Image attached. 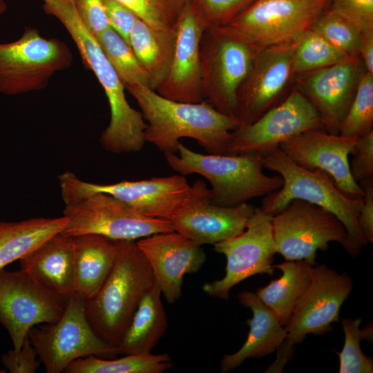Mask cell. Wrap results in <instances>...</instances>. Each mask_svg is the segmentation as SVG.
I'll list each match as a JSON object with an SVG mask.
<instances>
[{
    "label": "cell",
    "mask_w": 373,
    "mask_h": 373,
    "mask_svg": "<svg viewBox=\"0 0 373 373\" xmlns=\"http://www.w3.org/2000/svg\"><path fill=\"white\" fill-rule=\"evenodd\" d=\"M65 216L34 218L19 222H0V270L21 259L48 239L62 232Z\"/></svg>",
    "instance_id": "cell-29"
},
{
    "label": "cell",
    "mask_w": 373,
    "mask_h": 373,
    "mask_svg": "<svg viewBox=\"0 0 373 373\" xmlns=\"http://www.w3.org/2000/svg\"><path fill=\"white\" fill-rule=\"evenodd\" d=\"M75 292L85 300L93 298L108 278L114 264L113 240L97 234L73 237Z\"/></svg>",
    "instance_id": "cell-25"
},
{
    "label": "cell",
    "mask_w": 373,
    "mask_h": 373,
    "mask_svg": "<svg viewBox=\"0 0 373 373\" xmlns=\"http://www.w3.org/2000/svg\"><path fill=\"white\" fill-rule=\"evenodd\" d=\"M350 162L352 178L357 182L373 178V130L359 137Z\"/></svg>",
    "instance_id": "cell-40"
},
{
    "label": "cell",
    "mask_w": 373,
    "mask_h": 373,
    "mask_svg": "<svg viewBox=\"0 0 373 373\" xmlns=\"http://www.w3.org/2000/svg\"><path fill=\"white\" fill-rule=\"evenodd\" d=\"M272 217L256 207L242 232L213 245L214 251L226 257L225 275L204 284L202 290L206 294L228 300L230 290L242 280L256 274H274L272 263L276 251Z\"/></svg>",
    "instance_id": "cell-15"
},
{
    "label": "cell",
    "mask_w": 373,
    "mask_h": 373,
    "mask_svg": "<svg viewBox=\"0 0 373 373\" xmlns=\"http://www.w3.org/2000/svg\"><path fill=\"white\" fill-rule=\"evenodd\" d=\"M295 42L259 50L237 97L236 118L247 126L281 102L294 77L292 55Z\"/></svg>",
    "instance_id": "cell-18"
},
{
    "label": "cell",
    "mask_w": 373,
    "mask_h": 373,
    "mask_svg": "<svg viewBox=\"0 0 373 373\" xmlns=\"http://www.w3.org/2000/svg\"><path fill=\"white\" fill-rule=\"evenodd\" d=\"M358 139L312 130L282 142L278 148L297 165L325 172L344 194L357 198L363 191L352 176L349 156Z\"/></svg>",
    "instance_id": "cell-19"
},
{
    "label": "cell",
    "mask_w": 373,
    "mask_h": 373,
    "mask_svg": "<svg viewBox=\"0 0 373 373\" xmlns=\"http://www.w3.org/2000/svg\"><path fill=\"white\" fill-rule=\"evenodd\" d=\"M276 253L285 260H305L316 264V251L327 249L331 242L344 246L347 233L341 222L329 211L295 199L272 217Z\"/></svg>",
    "instance_id": "cell-12"
},
{
    "label": "cell",
    "mask_w": 373,
    "mask_h": 373,
    "mask_svg": "<svg viewBox=\"0 0 373 373\" xmlns=\"http://www.w3.org/2000/svg\"><path fill=\"white\" fill-rule=\"evenodd\" d=\"M372 126L373 75L364 70L354 99L341 124L339 134L359 138L372 131Z\"/></svg>",
    "instance_id": "cell-33"
},
{
    "label": "cell",
    "mask_w": 373,
    "mask_h": 373,
    "mask_svg": "<svg viewBox=\"0 0 373 373\" xmlns=\"http://www.w3.org/2000/svg\"><path fill=\"white\" fill-rule=\"evenodd\" d=\"M352 289V278L325 265L312 267L311 283L297 303L285 328L287 336L275 361L265 372H282L291 359L295 345L309 334L320 335L332 330L339 312Z\"/></svg>",
    "instance_id": "cell-7"
},
{
    "label": "cell",
    "mask_w": 373,
    "mask_h": 373,
    "mask_svg": "<svg viewBox=\"0 0 373 373\" xmlns=\"http://www.w3.org/2000/svg\"><path fill=\"white\" fill-rule=\"evenodd\" d=\"M148 123L146 142L164 153L178 152L180 139H194L209 154H228L231 133L240 124L233 116L216 110L207 101L180 102L160 95L145 86H125Z\"/></svg>",
    "instance_id": "cell-1"
},
{
    "label": "cell",
    "mask_w": 373,
    "mask_h": 373,
    "mask_svg": "<svg viewBox=\"0 0 373 373\" xmlns=\"http://www.w3.org/2000/svg\"><path fill=\"white\" fill-rule=\"evenodd\" d=\"M329 7L360 32L373 31V0H332Z\"/></svg>",
    "instance_id": "cell-38"
},
{
    "label": "cell",
    "mask_w": 373,
    "mask_h": 373,
    "mask_svg": "<svg viewBox=\"0 0 373 373\" xmlns=\"http://www.w3.org/2000/svg\"><path fill=\"white\" fill-rule=\"evenodd\" d=\"M94 37L125 86H151L148 74L119 35L110 27Z\"/></svg>",
    "instance_id": "cell-31"
},
{
    "label": "cell",
    "mask_w": 373,
    "mask_h": 373,
    "mask_svg": "<svg viewBox=\"0 0 373 373\" xmlns=\"http://www.w3.org/2000/svg\"><path fill=\"white\" fill-rule=\"evenodd\" d=\"M361 323V318L343 319L341 322L345 342L341 352L337 353L340 360L339 373L373 372V359L364 354L360 346L362 339L372 343V323L362 329Z\"/></svg>",
    "instance_id": "cell-34"
},
{
    "label": "cell",
    "mask_w": 373,
    "mask_h": 373,
    "mask_svg": "<svg viewBox=\"0 0 373 373\" xmlns=\"http://www.w3.org/2000/svg\"><path fill=\"white\" fill-rule=\"evenodd\" d=\"M364 70L357 58L295 77L296 86L319 114L326 132L339 134Z\"/></svg>",
    "instance_id": "cell-20"
},
{
    "label": "cell",
    "mask_w": 373,
    "mask_h": 373,
    "mask_svg": "<svg viewBox=\"0 0 373 373\" xmlns=\"http://www.w3.org/2000/svg\"><path fill=\"white\" fill-rule=\"evenodd\" d=\"M258 50L229 26L207 28L200 44L204 100L219 112L235 117L238 90Z\"/></svg>",
    "instance_id": "cell-6"
},
{
    "label": "cell",
    "mask_w": 373,
    "mask_h": 373,
    "mask_svg": "<svg viewBox=\"0 0 373 373\" xmlns=\"http://www.w3.org/2000/svg\"><path fill=\"white\" fill-rule=\"evenodd\" d=\"M131 9L149 26L174 29L191 0H115Z\"/></svg>",
    "instance_id": "cell-36"
},
{
    "label": "cell",
    "mask_w": 373,
    "mask_h": 373,
    "mask_svg": "<svg viewBox=\"0 0 373 373\" xmlns=\"http://www.w3.org/2000/svg\"><path fill=\"white\" fill-rule=\"evenodd\" d=\"M177 41L174 29L155 28L137 18L129 37V46L138 61L148 74L151 88L164 81L169 71Z\"/></svg>",
    "instance_id": "cell-26"
},
{
    "label": "cell",
    "mask_w": 373,
    "mask_h": 373,
    "mask_svg": "<svg viewBox=\"0 0 373 373\" xmlns=\"http://www.w3.org/2000/svg\"><path fill=\"white\" fill-rule=\"evenodd\" d=\"M67 302L24 270H0V323L16 352L31 327L58 321Z\"/></svg>",
    "instance_id": "cell-14"
},
{
    "label": "cell",
    "mask_w": 373,
    "mask_h": 373,
    "mask_svg": "<svg viewBox=\"0 0 373 373\" xmlns=\"http://www.w3.org/2000/svg\"><path fill=\"white\" fill-rule=\"evenodd\" d=\"M59 180L65 204L90 194L104 193L143 216L168 220H171L190 189L182 175L99 184L82 180L73 173L66 171L59 176Z\"/></svg>",
    "instance_id": "cell-11"
},
{
    "label": "cell",
    "mask_w": 373,
    "mask_h": 373,
    "mask_svg": "<svg viewBox=\"0 0 373 373\" xmlns=\"http://www.w3.org/2000/svg\"><path fill=\"white\" fill-rule=\"evenodd\" d=\"M332 1V0H331Z\"/></svg>",
    "instance_id": "cell-47"
},
{
    "label": "cell",
    "mask_w": 373,
    "mask_h": 373,
    "mask_svg": "<svg viewBox=\"0 0 373 373\" xmlns=\"http://www.w3.org/2000/svg\"><path fill=\"white\" fill-rule=\"evenodd\" d=\"M28 336L47 373L64 372L79 358H114L122 354L119 347L106 343L93 331L86 316L85 300L77 293L68 300L58 321L31 327Z\"/></svg>",
    "instance_id": "cell-8"
},
{
    "label": "cell",
    "mask_w": 373,
    "mask_h": 373,
    "mask_svg": "<svg viewBox=\"0 0 373 373\" xmlns=\"http://www.w3.org/2000/svg\"><path fill=\"white\" fill-rule=\"evenodd\" d=\"M207 28L191 0L177 25L176 46L168 75L155 90L160 95L180 102L204 100L200 44Z\"/></svg>",
    "instance_id": "cell-22"
},
{
    "label": "cell",
    "mask_w": 373,
    "mask_h": 373,
    "mask_svg": "<svg viewBox=\"0 0 373 373\" xmlns=\"http://www.w3.org/2000/svg\"><path fill=\"white\" fill-rule=\"evenodd\" d=\"M363 191L362 205L359 211L358 223L367 243L373 242V178L361 181Z\"/></svg>",
    "instance_id": "cell-43"
},
{
    "label": "cell",
    "mask_w": 373,
    "mask_h": 373,
    "mask_svg": "<svg viewBox=\"0 0 373 373\" xmlns=\"http://www.w3.org/2000/svg\"><path fill=\"white\" fill-rule=\"evenodd\" d=\"M352 59L318 33L309 29L295 42L292 55L294 77Z\"/></svg>",
    "instance_id": "cell-32"
},
{
    "label": "cell",
    "mask_w": 373,
    "mask_h": 373,
    "mask_svg": "<svg viewBox=\"0 0 373 373\" xmlns=\"http://www.w3.org/2000/svg\"><path fill=\"white\" fill-rule=\"evenodd\" d=\"M255 0H191L207 28L228 26Z\"/></svg>",
    "instance_id": "cell-37"
},
{
    "label": "cell",
    "mask_w": 373,
    "mask_h": 373,
    "mask_svg": "<svg viewBox=\"0 0 373 373\" xmlns=\"http://www.w3.org/2000/svg\"><path fill=\"white\" fill-rule=\"evenodd\" d=\"M169 304L182 295L184 276L197 272L206 260L201 246L176 231L153 234L137 241Z\"/></svg>",
    "instance_id": "cell-21"
},
{
    "label": "cell",
    "mask_w": 373,
    "mask_h": 373,
    "mask_svg": "<svg viewBox=\"0 0 373 373\" xmlns=\"http://www.w3.org/2000/svg\"><path fill=\"white\" fill-rule=\"evenodd\" d=\"M273 266L280 269L282 275L267 285L258 288L255 293L285 326L311 283L313 266L305 260H285Z\"/></svg>",
    "instance_id": "cell-28"
},
{
    "label": "cell",
    "mask_w": 373,
    "mask_h": 373,
    "mask_svg": "<svg viewBox=\"0 0 373 373\" xmlns=\"http://www.w3.org/2000/svg\"><path fill=\"white\" fill-rule=\"evenodd\" d=\"M173 366L168 353L126 354L119 358H102L94 355L70 363L65 373H162Z\"/></svg>",
    "instance_id": "cell-30"
},
{
    "label": "cell",
    "mask_w": 373,
    "mask_h": 373,
    "mask_svg": "<svg viewBox=\"0 0 373 373\" xmlns=\"http://www.w3.org/2000/svg\"><path fill=\"white\" fill-rule=\"evenodd\" d=\"M44 2L52 1V0H43Z\"/></svg>",
    "instance_id": "cell-46"
},
{
    "label": "cell",
    "mask_w": 373,
    "mask_h": 373,
    "mask_svg": "<svg viewBox=\"0 0 373 373\" xmlns=\"http://www.w3.org/2000/svg\"><path fill=\"white\" fill-rule=\"evenodd\" d=\"M238 298L242 305L251 310L253 316L247 320L249 331L243 345L236 352L223 356L220 361L222 373L233 370L247 358H260L274 353L287 336L285 326L256 293L243 291Z\"/></svg>",
    "instance_id": "cell-24"
},
{
    "label": "cell",
    "mask_w": 373,
    "mask_h": 373,
    "mask_svg": "<svg viewBox=\"0 0 373 373\" xmlns=\"http://www.w3.org/2000/svg\"><path fill=\"white\" fill-rule=\"evenodd\" d=\"M1 361L10 373H34L41 363L28 336L19 352L10 350L1 356Z\"/></svg>",
    "instance_id": "cell-41"
},
{
    "label": "cell",
    "mask_w": 373,
    "mask_h": 373,
    "mask_svg": "<svg viewBox=\"0 0 373 373\" xmlns=\"http://www.w3.org/2000/svg\"><path fill=\"white\" fill-rule=\"evenodd\" d=\"M179 156L164 153L169 166L185 176L198 173L211 184V203L233 207L266 195L283 185L280 175L263 173L261 155L201 154L179 143Z\"/></svg>",
    "instance_id": "cell-5"
},
{
    "label": "cell",
    "mask_w": 373,
    "mask_h": 373,
    "mask_svg": "<svg viewBox=\"0 0 373 373\" xmlns=\"http://www.w3.org/2000/svg\"><path fill=\"white\" fill-rule=\"evenodd\" d=\"M110 27L129 44V37L137 16L128 7L115 0H102Z\"/></svg>",
    "instance_id": "cell-42"
},
{
    "label": "cell",
    "mask_w": 373,
    "mask_h": 373,
    "mask_svg": "<svg viewBox=\"0 0 373 373\" xmlns=\"http://www.w3.org/2000/svg\"><path fill=\"white\" fill-rule=\"evenodd\" d=\"M359 52L365 70L373 75V31L361 32Z\"/></svg>",
    "instance_id": "cell-44"
},
{
    "label": "cell",
    "mask_w": 373,
    "mask_h": 373,
    "mask_svg": "<svg viewBox=\"0 0 373 373\" xmlns=\"http://www.w3.org/2000/svg\"><path fill=\"white\" fill-rule=\"evenodd\" d=\"M72 53L62 41L26 27L18 39L0 44V93L15 95L46 88L56 73L69 68Z\"/></svg>",
    "instance_id": "cell-9"
},
{
    "label": "cell",
    "mask_w": 373,
    "mask_h": 373,
    "mask_svg": "<svg viewBox=\"0 0 373 373\" xmlns=\"http://www.w3.org/2000/svg\"><path fill=\"white\" fill-rule=\"evenodd\" d=\"M156 282L141 300L119 348L125 354L151 353L165 334L168 322Z\"/></svg>",
    "instance_id": "cell-27"
},
{
    "label": "cell",
    "mask_w": 373,
    "mask_h": 373,
    "mask_svg": "<svg viewBox=\"0 0 373 373\" xmlns=\"http://www.w3.org/2000/svg\"><path fill=\"white\" fill-rule=\"evenodd\" d=\"M68 223L61 232L68 236L97 234L113 240L142 238L175 231L170 220L140 214L122 201L95 193L65 204Z\"/></svg>",
    "instance_id": "cell-10"
},
{
    "label": "cell",
    "mask_w": 373,
    "mask_h": 373,
    "mask_svg": "<svg viewBox=\"0 0 373 373\" xmlns=\"http://www.w3.org/2000/svg\"><path fill=\"white\" fill-rule=\"evenodd\" d=\"M210 199L206 183L195 181L170 220L175 231L200 246L215 245L240 234L256 208L247 202L220 206Z\"/></svg>",
    "instance_id": "cell-17"
},
{
    "label": "cell",
    "mask_w": 373,
    "mask_h": 373,
    "mask_svg": "<svg viewBox=\"0 0 373 373\" xmlns=\"http://www.w3.org/2000/svg\"><path fill=\"white\" fill-rule=\"evenodd\" d=\"M114 242L116 255L113 267L98 293L85 300V312L98 337L119 347L141 300L155 280L135 240Z\"/></svg>",
    "instance_id": "cell-3"
},
{
    "label": "cell",
    "mask_w": 373,
    "mask_h": 373,
    "mask_svg": "<svg viewBox=\"0 0 373 373\" xmlns=\"http://www.w3.org/2000/svg\"><path fill=\"white\" fill-rule=\"evenodd\" d=\"M331 0H255L228 26L258 50L292 44Z\"/></svg>",
    "instance_id": "cell-13"
},
{
    "label": "cell",
    "mask_w": 373,
    "mask_h": 373,
    "mask_svg": "<svg viewBox=\"0 0 373 373\" xmlns=\"http://www.w3.org/2000/svg\"><path fill=\"white\" fill-rule=\"evenodd\" d=\"M8 8L7 3L5 0H0V16H1Z\"/></svg>",
    "instance_id": "cell-45"
},
{
    "label": "cell",
    "mask_w": 373,
    "mask_h": 373,
    "mask_svg": "<svg viewBox=\"0 0 373 373\" xmlns=\"http://www.w3.org/2000/svg\"><path fill=\"white\" fill-rule=\"evenodd\" d=\"M19 260L21 269L66 300L76 293L73 237L57 233Z\"/></svg>",
    "instance_id": "cell-23"
},
{
    "label": "cell",
    "mask_w": 373,
    "mask_h": 373,
    "mask_svg": "<svg viewBox=\"0 0 373 373\" xmlns=\"http://www.w3.org/2000/svg\"><path fill=\"white\" fill-rule=\"evenodd\" d=\"M261 160L264 168L278 173L283 179L282 186L262 200L260 208L265 213L274 216L295 199L314 204L331 212L343 224L347 233L343 246L346 251L352 257L360 254L367 244L358 223L362 196L346 195L327 173L300 167L279 148L262 154Z\"/></svg>",
    "instance_id": "cell-4"
},
{
    "label": "cell",
    "mask_w": 373,
    "mask_h": 373,
    "mask_svg": "<svg viewBox=\"0 0 373 373\" xmlns=\"http://www.w3.org/2000/svg\"><path fill=\"white\" fill-rule=\"evenodd\" d=\"M43 8L46 14L56 17L66 28L85 66L93 71L105 92L111 119L100 136L102 146L113 153H134L142 149L146 142V123L141 112L128 104L124 84L95 37L83 26L73 1L52 0L44 2Z\"/></svg>",
    "instance_id": "cell-2"
},
{
    "label": "cell",
    "mask_w": 373,
    "mask_h": 373,
    "mask_svg": "<svg viewBox=\"0 0 373 373\" xmlns=\"http://www.w3.org/2000/svg\"><path fill=\"white\" fill-rule=\"evenodd\" d=\"M310 29L350 58H360V31L329 7L315 19Z\"/></svg>",
    "instance_id": "cell-35"
},
{
    "label": "cell",
    "mask_w": 373,
    "mask_h": 373,
    "mask_svg": "<svg viewBox=\"0 0 373 373\" xmlns=\"http://www.w3.org/2000/svg\"><path fill=\"white\" fill-rule=\"evenodd\" d=\"M312 130L325 131L323 122L307 97L296 86L281 102L255 122L232 131L228 154L262 155Z\"/></svg>",
    "instance_id": "cell-16"
},
{
    "label": "cell",
    "mask_w": 373,
    "mask_h": 373,
    "mask_svg": "<svg viewBox=\"0 0 373 373\" xmlns=\"http://www.w3.org/2000/svg\"><path fill=\"white\" fill-rule=\"evenodd\" d=\"M83 26L93 37L110 28L102 0H72Z\"/></svg>",
    "instance_id": "cell-39"
}]
</instances>
